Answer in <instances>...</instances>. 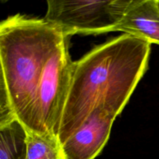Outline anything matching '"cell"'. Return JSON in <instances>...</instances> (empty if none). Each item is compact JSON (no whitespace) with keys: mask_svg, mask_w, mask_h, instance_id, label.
<instances>
[{"mask_svg":"<svg viewBox=\"0 0 159 159\" xmlns=\"http://www.w3.org/2000/svg\"><path fill=\"white\" fill-rule=\"evenodd\" d=\"M151 43L129 34L96 47L73 63L57 141L61 146L102 107L118 116L148 69Z\"/></svg>","mask_w":159,"mask_h":159,"instance_id":"1","label":"cell"},{"mask_svg":"<svg viewBox=\"0 0 159 159\" xmlns=\"http://www.w3.org/2000/svg\"><path fill=\"white\" fill-rule=\"evenodd\" d=\"M63 34L43 19L21 14L0 21V61L15 117L32 132L34 102L45 65Z\"/></svg>","mask_w":159,"mask_h":159,"instance_id":"2","label":"cell"},{"mask_svg":"<svg viewBox=\"0 0 159 159\" xmlns=\"http://www.w3.org/2000/svg\"><path fill=\"white\" fill-rule=\"evenodd\" d=\"M73 63L65 37L48 58L34 102L30 133L57 140L64 108L69 91Z\"/></svg>","mask_w":159,"mask_h":159,"instance_id":"3","label":"cell"},{"mask_svg":"<svg viewBox=\"0 0 159 159\" xmlns=\"http://www.w3.org/2000/svg\"><path fill=\"white\" fill-rule=\"evenodd\" d=\"M131 0L48 1L43 20L57 28L64 37L74 34L113 32Z\"/></svg>","mask_w":159,"mask_h":159,"instance_id":"4","label":"cell"},{"mask_svg":"<svg viewBox=\"0 0 159 159\" xmlns=\"http://www.w3.org/2000/svg\"><path fill=\"white\" fill-rule=\"evenodd\" d=\"M116 115L96 107L82 127L61 146L65 159H95L107 144Z\"/></svg>","mask_w":159,"mask_h":159,"instance_id":"5","label":"cell"},{"mask_svg":"<svg viewBox=\"0 0 159 159\" xmlns=\"http://www.w3.org/2000/svg\"><path fill=\"white\" fill-rule=\"evenodd\" d=\"M115 31L159 45L158 0H131Z\"/></svg>","mask_w":159,"mask_h":159,"instance_id":"6","label":"cell"},{"mask_svg":"<svg viewBox=\"0 0 159 159\" xmlns=\"http://www.w3.org/2000/svg\"><path fill=\"white\" fill-rule=\"evenodd\" d=\"M27 132L14 120L0 128V159H25Z\"/></svg>","mask_w":159,"mask_h":159,"instance_id":"7","label":"cell"},{"mask_svg":"<svg viewBox=\"0 0 159 159\" xmlns=\"http://www.w3.org/2000/svg\"><path fill=\"white\" fill-rule=\"evenodd\" d=\"M25 159H65L57 139L27 133Z\"/></svg>","mask_w":159,"mask_h":159,"instance_id":"8","label":"cell"},{"mask_svg":"<svg viewBox=\"0 0 159 159\" xmlns=\"http://www.w3.org/2000/svg\"><path fill=\"white\" fill-rule=\"evenodd\" d=\"M4 116H15L11 106L4 73L0 61V117Z\"/></svg>","mask_w":159,"mask_h":159,"instance_id":"9","label":"cell"},{"mask_svg":"<svg viewBox=\"0 0 159 159\" xmlns=\"http://www.w3.org/2000/svg\"><path fill=\"white\" fill-rule=\"evenodd\" d=\"M15 119V116H4V117H0V128L9 124V123L13 121Z\"/></svg>","mask_w":159,"mask_h":159,"instance_id":"10","label":"cell"},{"mask_svg":"<svg viewBox=\"0 0 159 159\" xmlns=\"http://www.w3.org/2000/svg\"><path fill=\"white\" fill-rule=\"evenodd\" d=\"M158 9H159V1L158 0Z\"/></svg>","mask_w":159,"mask_h":159,"instance_id":"11","label":"cell"}]
</instances>
